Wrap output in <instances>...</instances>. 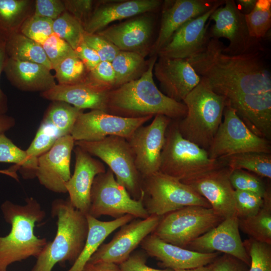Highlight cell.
Wrapping results in <instances>:
<instances>
[{"label": "cell", "instance_id": "cell-1", "mask_svg": "<svg viewBox=\"0 0 271 271\" xmlns=\"http://www.w3.org/2000/svg\"><path fill=\"white\" fill-rule=\"evenodd\" d=\"M223 43L210 39L203 50L187 59L200 82L229 100L237 97L271 92V73L264 51L231 55Z\"/></svg>", "mask_w": 271, "mask_h": 271}, {"label": "cell", "instance_id": "cell-2", "mask_svg": "<svg viewBox=\"0 0 271 271\" xmlns=\"http://www.w3.org/2000/svg\"><path fill=\"white\" fill-rule=\"evenodd\" d=\"M157 58H150L148 68L139 78L109 91L105 112L126 118L163 115L178 120L185 117V104L164 94L155 83L153 69Z\"/></svg>", "mask_w": 271, "mask_h": 271}, {"label": "cell", "instance_id": "cell-3", "mask_svg": "<svg viewBox=\"0 0 271 271\" xmlns=\"http://www.w3.org/2000/svg\"><path fill=\"white\" fill-rule=\"evenodd\" d=\"M25 201L19 205L6 201L1 206L4 218L12 227L7 235L0 236V271H7L14 262L37 258L48 242L34 233L36 223L45 218V212L35 198H27Z\"/></svg>", "mask_w": 271, "mask_h": 271}, {"label": "cell", "instance_id": "cell-4", "mask_svg": "<svg viewBox=\"0 0 271 271\" xmlns=\"http://www.w3.org/2000/svg\"><path fill=\"white\" fill-rule=\"evenodd\" d=\"M51 212L57 218V232L48 242L32 271H52L58 263H74L84 245L88 231L86 214L76 209L69 198L57 199L51 204Z\"/></svg>", "mask_w": 271, "mask_h": 271}, {"label": "cell", "instance_id": "cell-5", "mask_svg": "<svg viewBox=\"0 0 271 271\" xmlns=\"http://www.w3.org/2000/svg\"><path fill=\"white\" fill-rule=\"evenodd\" d=\"M186 115L177 120L185 139L207 151L222 122L226 98L201 82L184 98Z\"/></svg>", "mask_w": 271, "mask_h": 271}, {"label": "cell", "instance_id": "cell-6", "mask_svg": "<svg viewBox=\"0 0 271 271\" xmlns=\"http://www.w3.org/2000/svg\"><path fill=\"white\" fill-rule=\"evenodd\" d=\"M220 159H211L207 151L185 139L172 120L165 134L159 171L181 182L225 166Z\"/></svg>", "mask_w": 271, "mask_h": 271}, {"label": "cell", "instance_id": "cell-7", "mask_svg": "<svg viewBox=\"0 0 271 271\" xmlns=\"http://www.w3.org/2000/svg\"><path fill=\"white\" fill-rule=\"evenodd\" d=\"M144 205L149 215L162 216L191 206L211 208L208 202L190 186L160 171L142 178Z\"/></svg>", "mask_w": 271, "mask_h": 271}, {"label": "cell", "instance_id": "cell-8", "mask_svg": "<svg viewBox=\"0 0 271 271\" xmlns=\"http://www.w3.org/2000/svg\"><path fill=\"white\" fill-rule=\"evenodd\" d=\"M75 146L105 163L130 196L136 200L140 198L142 177L136 168L133 153L125 139L112 136L97 141L75 142Z\"/></svg>", "mask_w": 271, "mask_h": 271}, {"label": "cell", "instance_id": "cell-9", "mask_svg": "<svg viewBox=\"0 0 271 271\" xmlns=\"http://www.w3.org/2000/svg\"><path fill=\"white\" fill-rule=\"evenodd\" d=\"M224 219L212 208L185 207L161 216L152 234L167 243L186 248Z\"/></svg>", "mask_w": 271, "mask_h": 271}, {"label": "cell", "instance_id": "cell-10", "mask_svg": "<svg viewBox=\"0 0 271 271\" xmlns=\"http://www.w3.org/2000/svg\"><path fill=\"white\" fill-rule=\"evenodd\" d=\"M144 196L142 190L140 199H133L108 168L94 178L87 214L96 218L107 215L116 219L128 214L135 218L145 219L150 215L144 205Z\"/></svg>", "mask_w": 271, "mask_h": 271}, {"label": "cell", "instance_id": "cell-11", "mask_svg": "<svg viewBox=\"0 0 271 271\" xmlns=\"http://www.w3.org/2000/svg\"><path fill=\"white\" fill-rule=\"evenodd\" d=\"M223 115V120L207 151L210 159L245 152L270 154V141L251 131L229 105L225 106Z\"/></svg>", "mask_w": 271, "mask_h": 271}, {"label": "cell", "instance_id": "cell-12", "mask_svg": "<svg viewBox=\"0 0 271 271\" xmlns=\"http://www.w3.org/2000/svg\"><path fill=\"white\" fill-rule=\"evenodd\" d=\"M209 20L213 21L208 31L209 39L225 38L229 44L224 46L223 52L231 55H238L257 51H264L261 40L250 36L245 15L238 9L234 0H225L224 4L217 8Z\"/></svg>", "mask_w": 271, "mask_h": 271}, {"label": "cell", "instance_id": "cell-13", "mask_svg": "<svg viewBox=\"0 0 271 271\" xmlns=\"http://www.w3.org/2000/svg\"><path fill=\"white\" fill-rule=\"evenodd\" d=\"M153 117L126 118L100 110L83 112L77 118L71 136L75 142L99 141L115 136L128 139L134 130Z\"/></svg>", "mask_w": 271, "mask_h": 271}, {"label": "cell", "instance_id": "cell-14", "mask_svg": "<svg viewBox=\"0 0 271 271\" xmlns=\"http://www.w3.org/2000/svg\"><path fill=\"white\" fill-rule=\"evenodd\" d=\"M172 120L165 115H156L150 124L140 126L126 139L142 178L159 171L165 134Z\"/></svg>", "mask_w": 271, "mask_h": 271}, {"label": "cell", "instance_id": "cell-15", "mask_svg": "<svg viewBox=\"0 0 271 271\" xmlns=\"http://www.w3.org/2000/svg\"><path fill=\"white\" fill-rule=\"evenodd\" d=\"M161 217L152 215L145 219H133L122 225L108 243L102 244L88 262L125 261L138 245L152 233Z\"/></svg>", "mask_w": 271, "mask_h": 271}, {"label": "cell", "instance_id": "cell-16", "mask_svg": "<svg viewBox=\"0 0 271 271\" xmlns=\"http://www.w3.org/2000/svg\"><path fill=\"white\" fill-rule=\"evenodd\" d=\"M231 170L225 166L181 182L190 186L224 219L236 216L235 190L229 179Z\"/></svg>", "mask_w": 271, "mask_h": 271}, {"label": "cell", "instance_id": "cell-17", "mask_svg": "<svg viewBox=\"0 0 271 271\" xmlns=\"http://www.w3.org/2000/svg\"><path fill=\"white\" fill-rule=\"evenodd\" d=\"M74 146L71 135L62 137L38 158L36 178L41 185L55 193H67L66 185L71 176L70 163Z\"/></svg>", "mask_w": 271, "mask_h": 271}, {"label": "cell", "instance_id": "cell-18", "mask_svg": "<svg viewBox=\"0 0 271 271\" xmlns=\"http://www.w3.org/2000/svg\"><path fill=\"white\" fill-rule=\"evenodd\" d=\"M224 3L225 0H220L209 11L181 26L159 51L158 57L187 59L202 51L210 39L208 35L209 17Z\"/></svg>", "mask_w": 271, "mask_h": 271}, {"label": "cell", "instance_id": "cell-19", "mask_svg": "<svg viewBox=\"0 0 271 271\" xmlns=\"http://www.w3.org/2000/svg\"><path fill=\"white\" fill-rule=\"evenodd\" d=\"M239 229L236 216L225 218L218 225L192 241L185 248L201 253L223 252L249 266L250 258Z\"/></svg>", "mask_w": 271, "mask_h": 271}, {"label": "cell", "instance_id": "cell-20", "mask_svg": "<svg viewBox=\"0 0 271 271\" xmlns=\"http://www.w3.org/2000/svg\"><path fill=\"white\" fill-rule=\"evenodd\" d=\"M220 0H167L163 2L158 36L151 46L150 54L157 56L174 33L190 20L211 9Z\"/></svg>", "mask_w": 271, "mask_h": 271}, {"label": "cell", "instance_id": "cell-21", "mask_svg": "<svg viewBox=\"0 0 271 271\" xmlns=\"http://www.w3.org/2000/svg\"><path fill=\"white\" fill-rule=\"evenodd\" d=\"M154 28L153 18L142 14L106 27L96 34L111 42L120 51L134 52L146 57L150 52Z\"/></svg>", "mask_w": 271, "mask_h": 271}, {"label": "cell", "instance_id": "cell-22", "mask_svg": "<svg viewBox=\"0 0 271 271\" xmlns=\"http://www.w3.org/2000/svg\"><path fill=\"white\" fill-rule=\"evenodd\" d=\"M162 92L170 98L182 102L200 82V77L185 59L159 57L153 69Z\"/></svg>", "mask_w": 271, "mask_h": 271}, {"label": "cell", "instance_id": "cell-23", "mask_svg": "<svg viewBox=\"0 0 271 271\" xmlns=\"http://www.w3.org/2000/svg\"><path fill=\"white\" fill-rule=\"evenodd\" d=\"M162 4L160 0L100 1L83 28L87 33L95 34L114 21L155 12Z\"/></svg>", "mask_w": 271, "mask_h": 271}, {"label": "cell", "instance_id": "cell-24", "mask_svg": "<svg viewBox=\"0 0 271 271\" xmlns=\"http://www.w3.org/2000/svg\"><path fill=\"white\" fill-rule=\"evenodd\" d=\"M147 254L160 262L165 268L188 269L212 263L220 255L218 252L201 253L167 243L152 234L141 242Z\"/></svg>", "mask_w": 271, "mask_h": 271}, {"label": "cell", "instance_id": "cell-25", "mask_svg": "<svg viewBox=\"0 0 271 271\" xmlns=\"http://www.w3.org/2000/svg\"><path fill=\"white\" fill-rule=\"evenodd\" d=\"M75 163L73 175L66 183L69 199L73 206L87 214L90 205V193L95 177L106 171L103 163L78 146L74 149Z\"/></svg>", "mask_w": 271, "mask_h": 271}, {"label": "cell", "instance_id": "cell-26", "mask_svg": "<svg viewBox=\"0 0 271 271\" xmlns=\"http://www.w3.org/2000/svg\"><path fill=\"white\" fill-rule=\"evenodd\" d=\"M226 101L251 131L270 141L271 92L244 95Z\"/></svg>", "mask_w": 271, "mask_h": 271}, {"label": "cell", "instance_id": "cell-27", "mask_svg": "<svg viewBox=\"0 0 271 271\" xmlns=\"http://www.w3.org/2000/svg\"><path fill=\"white\" fill-rule=\"evenodd\" d=\"M109 91L90 80L88 76L83 81L71 85L56 84L51 89L41 93L47 100L68 103L84 110L105 111Z\"/></svg>", "mask_w": 271, "mask_h": 271}, {"label": "cell", "instance_id": "cell-28", "mask_svg": "<svg viewBox=\"0 0 271 271\" xmlns=\"http://www.w3.org/2000/svg\"><path fill=\"white\" fill-rule=\"evenodd\" d=\"M45 66L8 58L4 72L14 87L25 91H46L56 85L55 76Z\"/></svg>", "mask_w": 271, "mask_h": 271}, {"label": "cell", "instance_id": "cell-29", "mask_svg": "<svg viewBox=\"0 0 271 271\" xmlns=\"http://www.w3.org/2000/svg\"><path fill=\"white\" fill-rule=\"evenodd\" d=\"M88 231L83 249L71 267L67 271H82L91 257L104 240L114 230L135 218L126 214L111 221H103L86 214Z\"/></svg>", "mask_w": 271, "mask_h": 271}, {"label": "cell", "instance_id": "cell-30", "mask_svg": "<svg viewBox=\"0 0 271 271\" xmlns=\"http://www.w3.org/2000/svg\"><path fill=\"white\" fill-rule=\"evenodd\" d=\"M261 208L255 215L238 219L239 228L250 238L271 244V189L266 187Z\"/></svg>", "mask_w": 271, "mask_h": 271}, {"label": "cell", "instance_id": "cell-31", "mask_svg": "<svg viewBox=\"0 0 271 271\" xmlns=\"http://www.w3.org/2000/svg\"><path fill=\"white\" fill-rule=\"evenodd\" d=\"M6 51L9 58L43 65L53 70L41 45L17 32L5 41Z\"/></svg>", "mask_w": 271, "mask_h": 271}, {"label": "cell", "instance_id": "cell-32", "mask_svg": "<svg viewBox=\"0 0 271 271\" xmlns=\"http://www.w3.org/2000/svg\"><path fill=\"white\" fill-rule=\"evenodd\" d=\"M149 60L140 54L120 51L111 64L115 76V88L139 78L148 68Z\"/></svg>", "mask_w": 271, "mask_h": 271}, {"label": "cell", "instance_id": "cell-33", "mask_svg": "<svg viewBox=\"0 0 271 271\" xmlns=\"http://www.w3.org/2000/svg\"><path fill=\"white\" fill-rule=\"evenodd\" d=\"M31 1L0 0V36L5 41L18 32L28 15Z\"/></svg>", "mask_w": 271, "mask_h": 271}, {"label": "cell", "instance_id": "cell-34", "mask_svg": "<svg viewBox=\"0 0 271 271\" xmlns=\"http://www.w3.org/2000/svg\"><path fill=\"white\" fill-rule=\"evenodd\" d=\"M231 171L241 169L251 172L261 177L271 179V155L245 152L220 158Z\"/></svg>", "mask_w": 271, "mask_h": 271}, {"label": "cell", "instance_id": "cell-35", "mask_svg": "<svg viewBox=\"0 0 271 271\" xmlns=\"http://www.w3.org/2000/svg\"><path fill=\"white\" fill-rule=\"evenodd\" d=\"M83 111L63 101H53L42 120L53 127L61 138L71 134L77 118Z\"/></svg>", "mask_w": 271, "mask_h": 271}, {"label": "cell", "instance_id": "cell-36", "mask_svg": "<svg viewBox=\"0 0 271 271\" xmlns=\"http://www.w3.org/2000/svg\"><path fill=\"white\" fill-rule=\"evenodd\" d=\"M37 159L29 156L5 133L0 135V163L15 164L24 179L36 177Z\"/></svg>", "mask_w": 271, "mask_h": 271}, {"label": "cell", "instance_id": "cell-37", "mask_svg": "<svg viewBox=\"0 0 271 271\" xmlns=\"http://www.w3.org/2000/svg\"><path fill=\"white\" fill-rule=\"evenodd\" d=\"M245 18L250 36L259 40L264 38L271 27V1L257 0Z\"/></svg>", "mask_w": 271, "mask_h": 271}, {"label": "cell", "instance_id": "cell-38", "mask_svg": "<svg viewBox=\"0 0 271 271\" xmlns=\"http://www.w3.org/2000/svg\"><path fill=\"white\" fill-rule=\"evenodd\" d=\"M58 84L71 85L84 81L89 71L76 55L66 57L54 68Z\"/></svg>", "mask_w": 271, "mask_h": 271}, {"label": "cell", "instance_id": "cell-39", "mask_svg": "<svg viewBox=\"0 0 271 271\" xmlns=\"http://www.w3.org/2000/svg\"><path fill=\"white\" fill-rule=\"evenodd\" d=\"M53 31L74 50L83 41L85 33L82 25L67 11L53 21Z\"/></svg>", "mask_w": 271, "mask_h": 271}, {"label": "cell", "instance_id": "cell-40", "mask_svg": "<svg viewBox=\"0 0 271 271\" xmlns=\"http://www.w3.org/2000/svg\"><path fill=\"white\" fill-rule=\"evenodd\" d=\"M243 243L250 258L248 271H271V244L251 238Z\"/></svg>", "mask_w": 271, "mask_h": 271}, {"label": "cell", "instance_id": "cell-41", "mask_svg": "<svg viewBox=\"0 0 271 271\" xmlns=\"http://www.w3.org/2000/svg\"><path fill=\"white\" fill-rule=\"evenodd\" d=\"M53 20L34 15L23 22L19 32L40 45L53 33Z\"/></svg>", "mask_w": 271, "mask_h": 271}, {"label": "cell", "instance_id": "cell-42", "mask_svg": "<svg viewBox=\"0 0 271 271\" xmlns=\"http://www.w3.org/2000/svg\"><path fill=\"white\" fill-rule=\"evenodd\" d=\"M59 138L56 129L42 120L33 141L26 151L30 157L38 158L49 151Z\"/></svg>", "mask_w": 271, "mask_h": 271}, {"label": "cell", "instance_id": "cell-43", "mask_svg": "<svg viewBox=\"0 0 271 271\" xmlns=\"http://www.w3.org/2000/svg\"><path fill=\"white\" fill-rule=\"evenodd\" d=\"M236 216L245 218L256 214L261 208L263 199L259 195L246 191L235 190Z\"/></svg>", "mask_w": 271, "mask_h": 271}, {"label": "cell", "instance_id": "cell-44", "mask_svg": "<svg viewBox=\"0 0 271 271\" xmlns=\"http://www.w3.org/2000/svg\"><path fill=\"white\" fill-rule=\"evenodd\" d=\"M231 184L234 190L249 191L263 197L266 186L257 176L241 169L231 171L229 176Z\"/></svg>", "mask_w": 271, "mask_h": 271}, {"label": "cell", "instance_id": "cell-45", "mask_svg": "<svg viewBox=\"0 0 271 271\" xmlns=\"http://www.w3.org/2000/svg\"><path fill=\"white\" fill-rule=\"evenodd\" d=\"M42 46L53 69L63 59L76 54L67 42L54 33L46 40Z\"/></svg>", "mask_w": 271, "mask_h": 271}, {"label": "cell", "instance_id": "cell-46", "mask_svg": "<svg viewBox=\"0 0 271 271\" xmlns=\"http://www.w3.org/2000/svg\"><path fill=\"white\" fill-rule=\"evenodd\" d=\"M83 41L99 55L101 61L111 62L120 50L111 42L97 34L85 32Z\"/></svg>", "mask_w": 271, "mask_h": 271}, {"label": "cell", "instance_id": "cell-47", "mask_svg": "<svg viewBox=\"0 0 271 271\" xmlns=\"http://www.w3.org/2000/svg\"><path fill=\"white\" fill-rule=\"evenodd\" d=\"M88 78L109 91L115 88V73L110 62L101 61L89 72Z\"/></svg>", "mask_w": 271, "mask_h": 271}, {"label": "cell", "instance_id": "cell-48", "mask_svg": "<svg viewBox=\"0 0 271 271\" xmlns=\"http://www.w3.org/2000/svg\"><path fill=\"white\" fill-rule=\"evenodd\" d=\"M63 2L66 11L77 19L83 27L91 15L96 3L92 0H65Z\"/></svg>", "mask_w": 271, "mask_h": 271}, {"label": "cell", "instance_id": "cell-49", "mask_svg": "<svg viewBox=\"0 0 271 271\" xmlns=\"http://www.w3.org/2000/svg\"><path fill=\"white\" fill-rule=\"evenodd\" d=\"M66 11L63 1L36 0L33 15L55 20Z\"/></svg>", "mask_w": 271, "mask_h": 271}, {"label": "cell", "instance_id": "cell-50", "mask_svg": "<svg viewBox=\"0 0 271 271\" xmlns=\"http://www.w3.org/2000/svg\"><path fill=\"white\" fill-rule=\"evenodd\" d=\"M119 266L121 271H175L169 268L157 269L149 266L146 264L145 256L141 252L132 253L129 257Z\"/></svg>", "mask_w": 271, "mask_h": 271}, {"label": "cell", "instance_id": "cell-51", "mask_svg": "<svg viewBox=\"0 0 271 271\" xmlns=\"http://www.w3.org/2000/svg\"><path fill=\"white\" fill-rule=\"evenodd\" d=\"M212 271H248L249 266L228 254L219 255L212 263Z\"/></svg>", "mask_w": 271, "mask_h": 271}, {"label": "cell", "instance_id": "cell-52", "mask_svg": "<svg viewBox=\"0 0 271 271\" xmlns=\"http://www.w3.org/2000/svg\"><path fill=\"white\" fill-rule=\"evenodd\" d=\"M74 52L89 72L93 70L101 62L98 54L87 45L84 41L74 50Z\"/></svg>", "mask_w": 271, "mask_h": 271}, {"label": "cell", "instance_id": "cell-53", "mask_svg": "<svg viewBox=\"0 0 271 271\" xmlns=\"http://www.w3.org/2000/svg\"><path fill=\"white\" fill-rule=\"evenodd\" d=\"M8 57L6 51V42H4L0 45V76L6 63ZM8 109V98L7 95L0 87V114H6Z\"/></svg>", "mask_w": 271, "mask_h": 271}, {"label": "cell", "instance_id": "cell-54", "mask_svg": "<svg viewBox=\"0 0 271 271\" xmlns=\"http://www.w3.org/2000/svg\"><path fill=\"white\" fill-rule=\"evenodd\" d=\"M82 271H121L119 265L107 262H87Z\"/></svg>", "mask_w": 271, "mask_h": 271}, {"label": "cell", "instance_id": "cell-55", "mask_svg": "<svg viewBox=\"0 0 271 271\" xmlns=\"http://www.w3.org/2000/svg\"><path fill=\"white\" fill-rule=\"evenodd\" d=\"M257 0H237L235 1L236 6L239 11L243 15L249 14L254 9Z\"/></svg>", "mask_w": 271, "mask_h": 271}, {"label": "cell", "instance_id": "cell-56", "mask_svg": "<svg viewBox=\"0 0 271 271\" xmlns=\"http://www.w3.org/2000/svg\"><path fill=\"white\" fill-rule=\"evenodd\" d=\"M15 124L14 117L6 114H0V135L13 127Z\"/></svg>", "mask_w": 271, "mask_h": 271}, {"label": "cell", "instance_id": "cell-57", "mask_svg": "<svg viewBox=\"0 0 271 271\" xmlns=\"http://www.w3.org/2000/svg\"><path fill=\"white\" fill-rule=\"evenodd\" d=\"M175 271H212V263L203 266L188 269H177Z\"/></svg>", "mask_w": 271, "mask_h": 271}, {"label": "cell", "instance_id": "cell-58", "mask_svg": "<svg viewBox=\"0 0 271 271\" xmlns=\"http://www.w3.org/2000/svg\"><path fill=\"white\" fill-rule=\"evenodd\" d=\"M5 41L1 38L0 36V45L4 42Z\"/></svg>", "mask_w": 271, "mask_h": 271}]
</instances>
